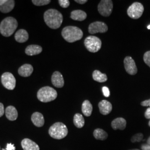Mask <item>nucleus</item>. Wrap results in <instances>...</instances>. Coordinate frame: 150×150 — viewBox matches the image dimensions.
<instances>
[{"instance_id":"nucleus-1","label":"nucleus","mask_w":150,"mask_h":150,"mask_svg":"<svg viewBox=\"0 0 150 150\" xmlns=\"http://www.w3.org/2000/svg\"><path fill=\"white\" fill-rule=\"evenodd\" d=\"M43 18L46 25L52 29L59 28L63 22L62 13L54 9H50L46 11Z\"/></svg>"},{"instance_id":"nucleus-2","label":"nucleus","mask_w":150,"mask_h":150,"mask_svg":"<svg viewBox=\"0 0 150 150\" xmlns=\"http://www.w3.org/2000/svg\"><path fill=\"white\" fill-rule=\"evenodd\" d=\"M61 34L64 40L70 43L79 41L83 37V32L80 28L72 26L64 28Z\"/></svg>"},{"instance_id":"nucleus-3","label":"nucleus","mask_w":150,"mask_h":150,"mask_svg":"<svg viewBox=\"0 0 150 150\" xmlns=\"http://www.w3.org/2000/svg\"><path fill=\"white\" fill-rule=\"evenodd\" d=\"M18 26L16 19L12 17L5 18L0 24V32L5 37H9L15 31Z\"/></svg>"},{"instance_id":"nucleus-4","label":"nucleus","mask_w":150,"mask_h":150,"mask_svg":"<svg viewBox=\"0 0 150 150\" xmlns=\"http://www.w3.org/2000/svg\"><path fill=\"white\" fill-rule=\"evenodd\" d=\"M48 133L54 139H62L68 134V129L64 123L56 122L50 127Z\"/></svg>"},{"instance_id":"nucleus-5","label":"nucleus","mask_w":150,"mask_h":150,"mask_svg":"<svg viewBox=\"0 0 150 150\" xmlns=\"http://www.w3.org/2000/svg\"><path fill=\"white\" fill-rule=\"evenodd\" d=\"M37 96L41 102H51L57 98V92L53 88L45 86L38 90Z\"/></svg>"},{"instance_id":"nucleus-6","label":"nucleus","mask_w":150,"mask_h":150,"mask_svg":"<svg viewBox=\"0 0 150 150\" xmlns=\"http://www.w3.org/2000/svg\"><path fill=\"white\" fill-rule=\"evenodd\" d=\"M84 44L88 51L95 53L101 48L102 42L99 38L94 36H90L86 38Z\"/></svg>"},{"instance_id":"nucleus-7","label":"nucleus","mask_w":150,"mask_h":150,"mask_svg":"<svg viewBox=\"0 0 150 150\" xmlns=\"http://www.w3.org/2000/svg\"><path fill=\"white\" fill-rule=\"evenodd\" d=\"M144 7L142 4L139 2H134L127 9L128 16L133 19H138L143 14Z\"/></svg>"},{"instance_id":"nucleus-8","label":"nucleus","mask_w":150,"mask_h":150,"mask_svg":"<svg viewBox=\"0 0 150 150\" xmlns=\"http://www.w3.org/2000/svg\"><path fill=\"white\" fill-rule=\"evenodd\" d=\"M113 2L111 0H102L98 5V11L105 17L110 16L112 12Z\"/></svg>"},{"instance_id":"nucleus-9","label":"nucleus","mask_w":150,"mask_h":150,"mask_svg":"<svg viewBox=\"0 0 150 150\" xmlns=\"http://www.w3.org/2000/svg\"><path fill=\"white\" fill-rule=\"evenodd\" d=\"M1 82L6 88L13 90L16 86V79L10 72H5L1 76Z\"/></svg>"},{"instance_id":"nucleus-10","label":"nucleus","mask_w":150,"mask_h":150,"mask_svg":"<svg viewBox=\"0 0 150 150\" xmlns=\"http://www.w3.org/2000/svg\"><path fill=\"white\" fill-rule=\"evenodd\" d=\"M108 27L107 25L101 21L94 22L91 23L88 27V32L91 34L96 33H105L107 32Z\"/></svg>"},{"instance_id":"nucleus-11","label":"nucleus","mask_w":150,"mask_h":150,"mask_svg":"<svg viewBox=\"0 0 150 150\" xmlns=\"http://www.w3.org/2000/svg\"><path fill=\"white\" fill-rule=\"evenodd\" d=\"M124 66L126 72L129 75H136L137 68L134 60L130 56H127L124 59Z\"/></svg>"},{"instance_id":"nucleus-12","label":"nucleus","mask_w":150,"mask_h":150,"mask_svg":"<svg viewBox=\"0 0 150 150\" xmlns=\"http://www.w3.org/2000/svg\"><path fill=\"white\" fill-rule=\"evenodd\" d=\"M51 81L53 85L57 88H61L64 86V79L63 76L59 72H54L51 77Z\"/></svg>"},{"instance_id":"nucleus-13","label":"nucleus","mask_w":150,"mask_h":150,"mask_svg":"<svg viewBox=\"0 0 150 150\" xmlns=\"http://www.w3.org/2000/svg\"><path fill=\"white\" fill-rule=\"evenodd\" d=\"M98 107L100 113L103 115H107L112 110V104L107 100H102L98 103Z\"/></svg>"},{"instance_id":"nucleus-14","label":"nucleus","mask_w":150,"mask_h":150,"mask_svg":"<svg viewBox=\"0 0 150 150\" xmlns=\"http://www.w3.org/2000/svg\"><path fill=\"white\" fill-rule=\"evenodd\" d=\"M21 145L24 150H40L38 145L32 140L25 139L22 141Z\"/></svg>"},{"instance_id":"nucleus-15","label":"nucleus","mask_w":150,"mask_h":150,"mask_svg":"<svg viewBox=\"0 0 150 150\" xmlns=\"http://www.w3.org/2000/svg\"><path fill=\"white\" fill-rule=\"evenodd\" d=\"M31 120L33 123L38 127L43 126L45 123V119L42 114L38 112L33 113L32 114Z\"/></svg>"},{"instance_id":"nucleus-16","label":"nucleus","mask_w":150,"mask_h":150,"mask_svg":"<svg viewBox=\"0 0 150 150\" xmlns=\"http://www.w3.org/2000/svg\"><path fill=\"white\" fill-rule=\"evenodd\" d=\"M111 126L113 129L123 130L126 126V121L122 117H118L113 120L111 122Z\"/></svg>"},{"instance_id":"nucleus-17","label":"nucleus","mask_w":150,"mask_h":150,"mask_svg":"<svg viewBox=\"0 0 150 150\" xmlns=\"http://www.w3.org/2000/svg\"><path fill=\"white\" fill-rule=\"evenodd\" d=\"M33 69L31 64H25L21 66L18 70V74L22 77H28L31 76L33 72Z\"/></svg>"},{"instance_id":"nucleus-18","label":"nucleus","mask_w":150,"mask_h":150,"mask_svg":"<svg viewBox=\"0 0 150 150\" xmlns=\"http://www.w3.org/2000/svg\"><path fill=\"white\" fill-rule=\"evenodd\" d=\"M15 38L16 41H17L18 42L23 43L28 40V33L26 30L21 29L16 32L15 35Z\"/></svg>"},{"instance_id":"nucleus-19","label":"nucleus","mask_w":150,"mask_h":150,"mask_svg":"<svg viewBox=\"0 0 150 150\" xmlns=\"http://www.w3.org/2000/svg\"><path fill=\"white\" fill-rule=\"evenodd\" d=\"M6 117L10 121H15L18 117V112L16 108L12 106H9L6 108Z\"/></svg>"},{"instance_id":"nucleus-20","label":"nucleus","mask_w":150,"mask_h":150,"mask_svg":"<svg viewBox=\"0 0 150 150\" xmlns=\"http://www.w3.org/2000/svg\"><path fill=\"white\" fill-rule=\"evenodd\" d=\"M87 17V14L85 11L77 10L72 11L71 13V18L76 21H82Z\"/></svg>"},{"instance_id":"nucleus-21","label":"nucleus","mask_w":150,"mask_h":150,"mask_svg":"<svg viewBox=\"0 0 150 150\" xmlns=\"http://www.w3.org/2000/svg\"><path fill=\"white\" fill-rule=\"evenodd\" d=\"M42 51V48L40 46L32 45L27 46L25 50V53L28 56H34L40 54Z\"/></svg>"},{"instance_id":"nucleus-22","label":"nucleus","mask_w":150,"mask_h":150,"mask_svg":"<svg viewBox=\"0 0 150 150\" xmlns=\"http://www.w3.org/2000/svg\"><path fill=\"white\" fill-rule=\"evenodd\" d=\"M93 110L92 105L88 100L84 101L82 105V112L87 117L90 116Z\"/></svg>"},{"instance_id":"nucleus-23","label":"nucleus","mask_w":150,"mask_h":150,"mask_svg":"<svg viewBox=\"0 0 150 150\" xmlns=\"http://www.w3.org/2000/svg\"><path fill=\"white\" fill-rule=\"evenodd\" d=\"M15 7V1L7 0L4 5L0 7V11L2 13H8L11 12Z\"/></svg>"},{"instance_id":"nucleus-24","label":"nucleus","mask_w":150,"mask_h":150,"mask_svg":"<svg viewBox=\"0 0 150 150\" xmlns=\"http://www.w3.org/2000/svg\"><path fill=\"white\" fill-rule=\"evenodd\" d=\"M93 79L98 82H105L107 80V77L106 74H102L98 70H95L92 74Z\"/></svg>"},{"instance_id":"nucleus-25","label":"nucleus","mask_w":150,"mask_h":150,"mask_svg":"<svg viewBox=\"0 0 150 150\" xmlns=\"http://www.w3.org/2000/svg\"><path fill=\"white\" fill-rule=\"evenodd\" d=\"M74 123L77 128H82L85 125V120L80 113H76L74 117Z\"/></svg>"},{"instance_id":"nucleus-26","label":"nucleus","mask_w":150,"mask_h":150,"mask_svg":"<svg viewBox=\"0 0 150 150\" xmlns=\"http://www.w3.org/2000/svg\"><path fill=\"white\" fill-rule=\"evenodd\" d=\"M93 136L96 139L102 141L107 139L108 137L107 132L101 129H96L93 132Z\"/></svg>"},{"instance_id":"nucleus-27","label":"nucleus","mask_w":150,"mask_h":150,"mask_svg":"<svg viewBox=\"0 0 150 150\" xmlns=\"http://www.w3.org/2000/svg\"><path fill=\"white\" fill-rule=\"evenodd\" d=\"M32 3L38 6L47 5L51 2L50 0H32Z\"/></svg>"},{"instance_id":"nucleus-28","label":"nucleus","mask_w":150,"mask_h":150,"mask_svg":"<svg viewBox=\"0 0 150 150\" xmlns=\"http://www.w3.org/2000/svg\"><path fill=\"white\" fill-rule=\"evenodd\" d=\"M143 137H144L143 134L141 133H139L133 136L131 140V142L133 143L136 142H140L142 139H143Z\"/></svg>"},{"instance_id":"nucleus-29","label":"nucleus","mask_w":150,"mask_h":150,"mask_svg":"<svg viewBox=\"0 0 150 150\" xmlns=\"http://www.w3.org/2000/svg\"><path fill=\"white\" fill-rule=\"evenodd\" d=\"M144 60L146 64L150 67V51L146 52L144 56Z\"/></svg>"},{"instance_id":"nucleus-30","label":"nucleus","mask_w":150,"mask_h":150,"mask_svg":"<svg viewBox=\"0 0 150 150\" xmlns=\"http://www.w3.org/2000/svg\"><path fill=\"white\" fill-rule=\"evenodd\" d=\"M59 5L62 8H67L70 6V1L69 0H59Z\"/></svg>"},{"instance_id":"nucleus-31","label":"nucleus","mask_w":150,"mask_h":150,"mask_svg":"<svg viewBox=\"0 0 150 150\" xmlns=\"http://www.w3.org/2000/svg\"><path fill=\"white\" fill-rule=\"evenodd\" d=\"M102 91L104 96L106 97H108L110 95V92L109 89L107 88V87H103L102 88Z\"/></svg>"},{"instance_id":"nucleus-32","label":"nucleus","mask_w":150,"mask_h":150,"mask_svg":"<svg viewBox=\"0 0 150 150\" xmlns=\"http://www.w3.org/2000/svg\"><path fill=\"white\" fill-rule=\"evenodd\" d=\"M16 148L13 144H8L7 145V147L5 150L3 149V150H15Z\"/></svg>"},{"instance_id":"nucleus-33","label":"nucleus","mask_w":150,"mask_h":150,"mask_svg":"<svg viewBox=\"0 0 150 150\" xmlns=\"http://www.w3.org/2000/svg\"><path fill=\"white\" fill-rule=\"evenodd\" d=\"M5 112L4 106L2 103H0V117H2Z\"/></svg>"},{"instance_id":"nucleus-34","label":"nucleus","mask_w":150,"mask_h":150,"mask_svg":"<svg viewBox=\"0 0 150 150\" xmlns=\"http://www.w3.org/2000/svg\"><path fill=\"white\" fill-rule=\"evenodd\" d=\"M141 105L142 106H150V99L145 100L144 101L141 102Z\"/></svg>"},{"instance_id":"nucleus-35","label":"nucleus","mask_w":150,"mask_h":150,"mask_svg":"<svg viewBox=\"0 0 150 150\" xmlns=\"http://www.w3.org/2000/svg\"><path fill=\"white\" fill-rule=\"evenodd\" d=\"M145 116L147 119H150V107L148 108L146 111L145 113Z\"/></svg>"},{"instance_id":"nucleus-36","label":"nucleus","mask_w":150,"mask_h":150,"mask_svg":"<svg viewBox=\"0 0 150 150\" xmlns=\"http://www.w3.org/2000/svg\"><path fill=\"white\" fill-rule=\"evenodd\" d=\"M141 149L142 150H150V145L149 144H144L142 145Z\"/></svg>"},{"instance_id":"nucleus-37","label":"nucleus","mask_w":150,"mask_h":150,"mask_svg":"<svg viewBox=\"0 0 150 150\" xmlns=\"http://www.w3.org/2000/svg\"><path fill=\"white\" fill-rule=\"evenodd\" d=\"M75 1L76 2H77V3L79 4H81V5L85 4V3L87 2V0H75Z\"/></svg>"},{"instance_id":"nucleus-38","label":"nucleus","mask_w":150,"mask_h":150,"mask_svg":"<svg viewBox=\"0 0 150 150\" xmlns=\"http://www.w3.org/2000/svg\"><path fill=\"white\" fill-rule=\"evenodd\" d=\"M6 1L7 0H0V7L4 5Z\"/></svg>"},{"instance_id":"nucleus-39","label":"nucleus","mask_w":150,"mask_h":150,"mask_svg":"<svg viewBox=\"0 0 150 150\" xmlns=\"http://www.w3.org/2000/svg\"><path fill=\"white\" fill-rule=\"evenodd\" d=\"M147 144L150 145V137L149 138V139H147Z\"/></svg>"},{"instance_id":"nucleus-40","label":"nucleus","mask_w":150,"mask_h":150,"mask_svg":"<svg viewBox=\"0 0 150 150\" xmlns=\"http://www.w3.org/2000/svg\"><path fill=\"white\" fill-rule=\"evenodd\" d=\"M147 28H148L149 30H150V25L147 26Z\"/></svg>"},{"instance_id":"nucleus-41","label":"nucleus","mask_w":150,"mask_h":150,"mask_svg":"<svg viewBox=\"0 0 150 150\" xmlns=\"http://www.w3.org/2000/svg\"><path fill=\"white\" fill-rule=\"evenodd\" d=\"M139 150V149H132V150Z\"/></svg>"},{"instance_id":"nucleus-42","label":"nucleus","mask_w":150,"mask_h":150,"mask_svg":"<svg viewBox=\"0 0 150 150\" xmlns=\"http://www.w3.org/2000/svg\"><path fill=\"white\" fill-rule=\"evenodd\" d=\"M149 126L150 127V121H149Z\"/></svg>"}]
</instances>
